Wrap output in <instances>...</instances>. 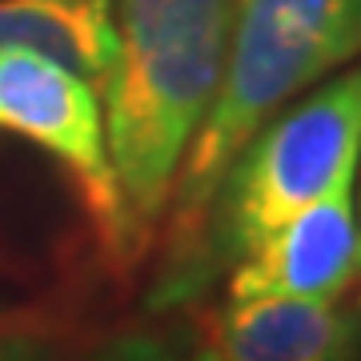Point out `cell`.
<instances>
[{
	"instance_id": "6da1fadb",
	"label": "cell",
	"mask_w": 361,
	"mask_h": 361,
	"mask_svg": "<svg viewBox=\"0 0 361 361\" xmlns=\"http://www.w3.org/2000/svg\"><path fill=\"white\" fill-rule=\"evenodd\" d=\"M229 25L233 0H113L116 49L97 85L109 165L141 249L221 92Z\"/></svg>"
},
{
	"instance_id": "7a4b0ae2",
	"label": "cell",
	"mask_w": 361,
	"mask_h": 361,
	"mask_svg": "<svg viewBox=\"0 0 361 361\" xmlns=\"http://www.w3.org/2000/svg\"><path fill=\"white\" fill-rule=\"evenodd\" d=\"M361 52V0H233L225 77L173 189V265L180 293L209 205L241 145L305 89Z\"/></svg>"
},
{
	"instance_id": "3957f363",
	"label": "cell",
	"mask_w": 361,
	"mask_h": 361,
	"mask_svg": "<svg viewBox=\"0 0 361 361\" xmlns=\"http://www.w3.org/2000/svg\"><path fill=\"white\" fill-rule=\"evenodd\" d=\"M357 161L361 65L317 85L297 104H285L241 145L213 193L201 241L180 277V293L209 277V269L237 265L313 201L353 185Z\"/></svg>"
},
{
	"instance_id": "277c9868",
	"label": "cell",
	"mask_w": 361,
	"mask_h": 361,
	"mask_svg": "<svg viewBox=\"0 0 361 361\" xmlns=\"http://www.w3.org/2000/svg\"><path fill=\"white\" fill-rule=\"evenodd\" d=\"M0 133L37 145L56 165H65L109 257L121 265L141 257L145 249L129 225L109 165L101 97L89 80L40 52L0 49Z\"/></svg>"
},
{
	"instance_id": "5b68a950",
	"label": "cell",
	"mask_w": 361,
	"mask_h": 361,
	"mask_svg": "<svg viewBox=\"0 0 361 361\" xmlns=\"http://www.w3.org/2000/svg\"><path fill=\"white\" fill-rule=\"evenodd\" d=\"M361 285V217L353 185L313 201L269 233L229 273V297H305L334 301Z\"/></svg>"
},
{
	"instance_id": "8992f818",
	"label": "cell",
	"mask_w": 361,
	"mask_h": 361,
	"mask_svg": "<svg viewBox=\"0 0 361 361\" xmlns=\"http://www.w3.org/2000/svg\"><path fill=\"white\" fill-rule=\"evenodd\" d=\"M201 334L221 361H357L361 285L334 301L229 297L201 317Z\"/></svg>"
},
{
	"instance_id": "52a82bcc",
	"label": "cell",
	"mask_w": 361,
	"mask_h": 361,
	"mask_svg": "<svg viewBox=\"0 0 361 361\" xmlns=\"http://www.w3.org/2000/svg\"><path fill=\"white\" fill-rule=\"evenodd\" d=\"M0 49L40 52L101 80L116 49L113 0H0Z\"/></svg>"
},
{
	"instance_id": "ba28073f",
	"label": "cell",
	"mask_w": 361,
	"mask_h": 361,
	"mask_svg": "<svg viewBox=\"0 0 361 361\" xmlns=\"http://www.w3.org/2000/svg\"><path fill=\"white\" fill-rule=\"evenodd\" d=\"M77 361H185L177 345L157 329H121V334L104 337L89 353H80Z\"/></svg>"
},
{
	"instance_id": "9c48e42d",
	"label": "cell",
	"mask_w": 361,
	"mask_h": 361,
	"mask_svg": "<svg viewBox=\"0 0 361 361\" xmlns=\"http://www.w3.org/2000/svg\"><path fill=\"white\" fill-rule=\"evenodd\" d=\"M56 337L28 322L0 325V361H56Z\"/></svg>"
},
{
	"instance_id": "30bf717a",
	"label": "cell",
	"mask_w": 361,
	"mask_h": 361,
	"mask_svg": "<svg viewBox=\"0 0 361 361\" xmlns=\"http://www.w3.org/2000/svg\"><path fill=\"white\" fill-rule=\"evenodd\" d=\"M185 361H221V357H217V353H209V349L201 345V349L193 353V357H185Z\"/></svg>"
},
{
	"instance_id": "8fae6325",
	"label": "cell",
	"mask_w": 361,
	"mask_h": 361,
	"mask_svg": "<svg viewBox=\"0 0 361 361\" xmlns=\"http://www.w3.org/2000/svg\"><path fill=\"white\" fill-rule=\"evenodd\" d=\"M357 169H361V161H357ZM357 209H361V197H357ZM357 217H361V213H357Z\"/></svg>"
}]
</instances>
